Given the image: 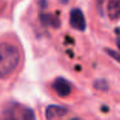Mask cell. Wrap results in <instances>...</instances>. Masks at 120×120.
<instances>
[{
	"label": "cell",
	"mask_w": 120,
	"mask_h": 120,
	"mask_svg": "<svg viewBox=\"0 0 120 120\" xmlns=\"http://www.w3.org/2000/svg\"><path fill=\"white\" fill-rule=\"evenodd\" d=\"M21 60L19 50L16 45L0 43V79L8 78L16 71Z\"/></svg>",
	"instance_id": "cell-1"
},
{
	"label": "cell",
	"mask_w": 120,
	"mask_h": 120,
	"mask_svg": "<svg viewBox=\"0 0 120 120\" xmlns=\"http://www.w3.org/2000/svg\"><path fill=\"white\" fill-rule=\"evenodd\" d=\"M70 25L72 29L78 30V31H85L86 30V19L81 9L74 8L70 12Z\"/></svg>",
	"instance_id": "cell-2"
},
{
	"label": "cell",
	"mask_w": 120,
	"mask_h": 120,
	"mask_svg": "<svg viewBox=\"0 0 120 120\" xmlns=\"http://www.w3.org/2000/svg\"><path fill=\"white\" fill-rule=\"evenodd\" d=\"M53 89L56 90V93L60 97H67L72 92V85L68 80H66L65 78H57L53 81Z\"/></svg>",
	"instance_id": "cell-3"
},
{
	"label": "cell",
	"mask_w": 120,
	"mask_h": 120,
	"mask_svg": "<svg viewBox=\"0 0 120 120\" xmlns=\"http://www.w3.org/2000/svg\"><path fill=\"white\" fill-rule=\"evenodd\" d=\"M68 112V109L60 105H50L45 110V116L47 120H60Z\"/></svg>",
	"instance_id": "cell-4"
},
{
	"label": "cell",
	"mask_w": 120,
	"mask_h": 120,
	"mask_svg": "<svg viewBox=\"0 0 120 120\" xmlns=\"http://www.w3.org/2000/svg\"><path fill=\"white\" fill-rule=\"evenodd\" d=\"M106 11L110 19L120 18V0H107Z\"/></svg>",
	"instance_id": "cell-5"
},
{
	"label": "cell",
	"mask_w": 120,
	"mask_h": 120,
	"mask_svg": "<svg viewBox=\"0 0 120 120\" xmlns=\"http://www.w3.org/2000/svg\"><path fill=\"white\" fill-rule=\"evenodd\" d=\"M40 19L45 26H52V27H60V18L56 14H48V13H41Z\"/></svg>",
	"instance_id": "cell-6"
},
{
	"label": "cell",
	"mask_w": 120,
	"mask_h": 120,
	"mask_svg": "<svg viewBox=\"0 0 120 120\" xmlns=\"http://www.w3.org/2000/svg\"><path fill=\"white\" fill-rule=\"evenodd\" d=\"M4 120H18L16 116V110L13 106H9L4 112Z\"/></svg>",
	"instance_id": "cell-7"
},
{
	"label": "cell",
	"mask_w": 120,
	"mask_h": 120,
	"mask_svg": "<svg viewBox=\"0 0 120 120\" xmlns=\"http://www.w3.org/2000/svg\"><path fill=\"white\" fill-rule=\"evenodd\" d=\"M22 120H36L34 110L27 109V107L22 110Z\"/></svg>",
	"instance_id": "cell-8"
},
{
	"label": "cell",
	"mask_w": 120,
	"mask_h": 120,
	"mask_svg": "<svg viewBox=\"0 0 120 120\" xmlns=\"http://www.w3.org/2000/svg\"><path fill=\"white\" fill-rule=\"evenodd\" d=\"M94 88H96V89H99V90H107V89H109V84H107L106 80H103V79H99V80H96V81H94Z\"/></svg>",
	"instance_id": "cell-9"
},
{
	"label": "cell",
	"mask_w": 120,
	"mask_h": 120,
	"mask_svg": "<svg viewBox=\"0 0 120 120\" xmlns=\"http://www.w3.org/2000/svg\"><path fill=\"white\" fill-rule=\"evenodd\" d=\"M105 52H106L111 58H114V60L116 61V62H119V63H120V52H116V50L110 49V48H106V49H105Z\"/></svg>",
	"instance_id": "cell-10"
},
{
	"label": "cell",
	"mask_w": 120,
	"mask_h": 120,
	"mask_svg": "<svg viewBox=\"0 0 120 120\" xmlns=\"http://www.w3.org/2000/svg\"><path fill=\"white\" fill-rule=\"evenodd\" d=\"M107 1L106 0H96V4H97V11L101 16H105V11H103V5L106 4Z\"/></svg>",
	"instance_id": "cell-11"
},
{
	"label": "cell",
	"mask_w": 120,
	"mask_h": 120,
	"mask_svg": "<svg viewBox=\"0 0 120 120\" xmlns=\"http://www.w3.org/2000/svg\"><path fill=\"white\" fill-rule=\"evenodd\" d=\"M116 45H117V48H119V50H120V36L116 38Z\"/></svg>",
	"instance_id": "cell-12"
}]
</instances>
